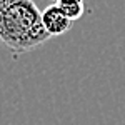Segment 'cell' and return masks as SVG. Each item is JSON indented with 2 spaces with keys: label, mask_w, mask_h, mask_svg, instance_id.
I'll return each mask as SVG.
<instances>
[{
  "label": "cell",
  "mask_w": 125,
  "mask_h": 125,
  "mask_svg": "<svg viewBox=\"0 0 125 125\" xmlns=\"http://www.w3.org/2000/svg\"><path fill=\"white\" fill-rule=\"evenodd\" d=\"M50 39L42 25V10L33 0H0V43L13 57Z\"/></svg>",
  "instance_id": "obj_1"
},
{
  "label": "cell",
  "mask_w": 125,
  "mask_h": 125,
  "mask_svg": "<svg viewBox=\"0 0 125 125\" xmlns=\"http://www.w3.org/2000/svg\"><path fill=\"white\" fill-rule=\"evenodd\" d=\"M42 25L48 37H60L73 27V22L65 15L58 3L47 5L42 10Z\"/></svg>",
  "instance_id": "obj_2"
},
{
  "label": "cell",
  "mask_w": 125,
  "mask_h": 125,
  "mask_svg": "<svg viewBox=\"0 0 125 125\" xmlns=\"http://www.w3.org/2000/svg\"><path fill=\"white\" fill-rule=\"evenodd\" d=\"M58 5L62 7V10L65 12V15L72 22L82 19L83 13H85V3L83 2H65V3H58Z\"/></svg>",
  "instance_id": "obj_3"
},
{
  "label": "cell",
  "mask_w": 125,
  "mask_h": 125,
  "mask_svg": "<svg viewBox=\"0 0 125 125\" xmlns=\"http://www.w3.org/2000/svg\"><path fill=\"white\" fill-rule=\"evenodd\" d=\"M65 2H83V0H55V3H65Z\"/></svg>",
  "instance_id": "obj_4"
}]
</instances>
